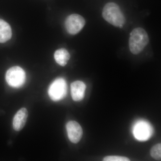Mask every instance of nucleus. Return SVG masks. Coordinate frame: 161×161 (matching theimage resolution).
<instances>
[{
    "mask_svg": "<svg viewBox=\"0 0 161 161\" xmlns=\"http://www.w3.org/2000/svg\"><path fill=\"white\" fill-rule=\"evenodd\" d=\"M67 85L66 81L63 78H58L50 85L48 90L50 98L54 101L63 99L66 96Z\"/></svg>",
    "mask_w": 161,
    "mask_h": 161,
    "instance_id": "20e7f679",
    "label": "nucleus"
},
{
    "mask_svg": "<svg viewBox=\"0 0 161 161\" xmlns=\"http://www.w3.org/2000/svg\"><path fill=\"white\" fill-rule=\"evenodd\" d=\"M71 94L73 100L80 101L84 98L86 86L80 80H76L71 84Z\"/></svg>",
    "mask_w": 161,
    "mask_h": 161,
    "instance_id": "6e6552de",
    "label": "nucleus"
},
{
    "mask_svg": "<svg viewBox=\"0 0 161 161\" xmlns=\"http://www.w3.org/2000/svg\"><path fill=\"white\" fill-rule=\"evenodd\" d=\"M150 154L153 158L159 160L161 158V144L158 143L153 146L150 150Z\"/></svg>",
    "mask_w": 161,
    "mask_h": 161,
    "instance_id": "f8f14e48",
    "label": "nucleus"
},
{
    "mask_svg": "<svg viewBox=\"0 0 161 161\" xmlns=\"http://www.w3.org/2000/svg\"><path fill=\"white\" fill-rule=\"evenodd\" d=\"M129 47L133 54H138L143 50L149 42V38L147 31L141 27L133 29L130 33Z\"/></svg>",
    "mask_w": 161,
    "mask_h": 161,
    "instance_id": "f03ea898",
    "label": "nucleus"
},
{
    "mask_svg": "<svg viewBox=\"0 0 161 161\" xmlns=\"http://www.w3.org/2000/svg\"><path fill=\"white\" fill-rule=\"evenodd\" d=\"M133 135L140 141L148 140L152 136L153 129L150 123L145 120H140L135 123L133 128Z\"/></svg>",
    "mask_w": 161,
    "mask_h": 161,
    "instance_id": "39448f33",
    "label": "nucleus"
},
{
    "mask_svg": "<svg viewBox=\"0 0 161 161\" xmlns=\"http://www.w3.org/2000/svg\"><path fill=\"white\" fill-rule=\"evenodd\" d=\"M85 24V20L83 17L78 14H73L66 18L65 27L69 34L75 35L82 30Z\"/></svg>",
    "mask_w": 161,
    "mask_h": 161,
    "instance_id": "423d86ee",
    "label": "nucleus"
},
{
    "mask_svg": "<svg viewBox=\"0 0 161 161\" xmlns=\"http://www.w3.org/2000/svg\"><path fill=\"white\" fill-rule=\"evenodd\" d=\"M28 111L25 108L20 109L14 115L13 121L14 129L15 131H19L25 126L28 117Z\"/></svg>",
    "mask_w": 161,
    "mask_h": 161,
    "instance_id": "1a4fd4ad",
    "label": "nucleus"
},
{
    "mask_svg": "<svg viewBox=\"0 0 161 161\" xmlns=\"http://www.w3.org/2000/svg\"><path fill=\"white\" fill-rule=\"evenodd\" d=\"M12 30L7 22L0 19V43H4L11 39Z\"/></svg>",
    "mask_w": 161,
    "mask_h": 161,
    "instance_id": "9d476101",
    "label": "nucleus"
},
{
    "mask_svg": "<svg viewBox=\"0 0 161 161\" xmlns=\"http://www.w3.org/2000/svg\"><path fill=\"white\" fill-rule=\"evenodd\" d=\"M66 129L70 142L73 143H78L83 134V131L80 125L75 121H70L66 124Z\"/></svg>",
    "mask_w": 161,
    "mask_h": 161,
    "instance_id": "0eeeda50",
    "label": "nucleus"
},
{
    "mask_svg": "<svg viewBox=\"0 0 161 161\" xmlns=\"http://www.w3.org/2000/svg\"><path fill=\"white\" fill-rule=\"evenodd\" d=\"M70 54L68 51L64 48H60L55 52L54 58L56 62L60 66L66 65L70 59Z\"/></svg>",
    "mask_w": 161,
    "mask_h": 161,
    "instance_id": "9b49d317",
    "label": "nucleus"
},
{
    "mask_svg": "<svg viewBox=\"0 0 161 161\" xmlns=\"http://www.w3.org/2000/svg\"><path fill=\"white\" fill-rule=\"evenodd\" d=\"M104 161H129L130 159L125 157L119 156H108L103 158Z\"/></svg>",
    "mask_w": 161,
    "mask_h": 161,
    "instance_id": "ddd939ff",
    "label": "nucleus"
},
{
    "mask_svg": "<svg viewBox=\"0 0 161 161\" xmlns=\"http://www.w3.org/2000/svg\"><path fill=\"white\" fill-rule=\"evenodd\" d=\"M26 73L23 69L19 66L10 68L6 73V79L7 83L14 88L23 86L26 81Z\"/></svg>",
    "mask_w": 161,
    "mask_h": 161,
    "instance_id": "7ed1b4c3",
    "label": "nucleus"
},
{
    "mask_svg": "<svg viewBox=\"0 0 161 161\" xmlns=\"http://www.w3.org/2000/svg\"><path fill=\"white\" fill-rule=\"evenodd\" d=\"M105 20L113 26L122 28L125 23V18L119 6L116 3H107L104 6L102 12Z\"/></svg>",
    "mask_w": 161,
    "mask_h": 161,
    "instance_id": "f257e3e1",
    "label": "nucleus"
}]
</instances>
